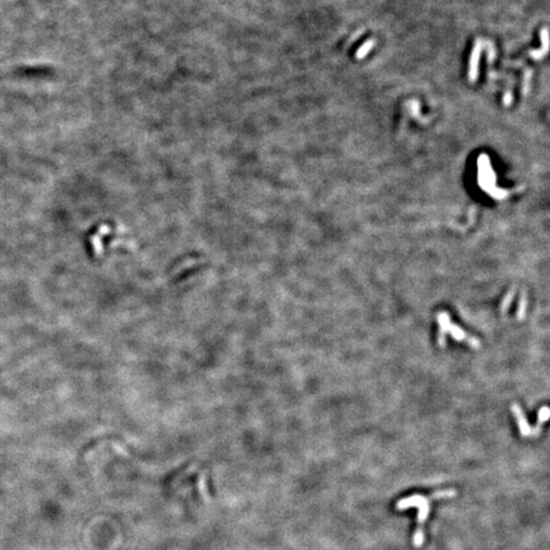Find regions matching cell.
<instances>
[{
    "mask_svg": "<svg viewBox=\"0 0 550 550\" xmlns=\"http://www.w3.org/2000/svg\"><path fill=\"white\" fill-rule=\"evenodd\" d=\"M456 495V492L453 489H446V491H440L435 492V493L427 497V495H422V494H414L410 497L403 498L396 503V510L397 511H405L408 508L415 507L418 508V516H416V530L414 532L412 536V544L414 547L419 548L422 547L424 543V532H423V526H424L425 520L428 519L429 511H431V502L433 499H441V498H451Z\"/></svg>",
    "mask_w": 550,
    "mask_h": 550,
    "instance_id": "cell-1",
    "label": "cell"
},
{
    "mask_svg": "<svg viewBox=\"0 0 550 550\" xmlns=\"http://www.w3.org/2000/svg\"><path fill=\"white\" fill-rule=\"evenodd\" d=\"M437 321H438V324H440V334H438V341H440V344H441V347H444V344H446V341H444L446 334H448V332H450L455 340L465 341V343L470 344V345H471L472 348H475V349L480 348V341H479L478 339L474 338V336H471V335L466 334L464 329H461L460 326L455 325V324L451 321L450 315H448L447 312H443V311H442V312L437 313Z\"/></svg>",
    "mask_w": 550,
    "mask_h": 550,
    "instance_id": "cell-2",
    "label": "cell"
},
{
    "mask_svg": "<svg viewBox=\"0 0 550 550\" xmlns=\"http://www.w3.org/2000/svg\"><path fill=\"white\" fill-rule=\"evenodd\" d=\"M512 412L513 414H515L516 422H517V424H519L520 433H521L523 437H527V436H538L539 433H540V429L531 428V427H530L525 414H523V412H522L521 407H519L517 404H513Z\"/></svg>",
    "mask_w": 550,
    "mask_h": 550,
    "instance_id": "cell-3",
    "label": "cell"
},
{
    "mask_svg": "<svg viewBox=\"0 0 550 550\" xmlns=\"http://www.w3.org/2000/svg\"><path fill=\"white\" fill-rule=\"evenodd\" d=\"M512 298H513V292H511V293L507 294V297L504 298L503 303H502V306H503V307H502V309H503V312L507 309V307H508V302H510V303H511V302H512Z\"/></svg>",
    "mask_w": 550,
    "mask_h": 550,
    "instance_id": "cell-4",
    "label": "cell"
}]
</instances>
